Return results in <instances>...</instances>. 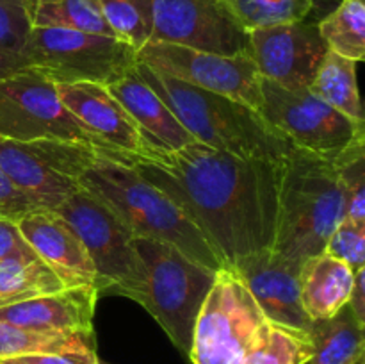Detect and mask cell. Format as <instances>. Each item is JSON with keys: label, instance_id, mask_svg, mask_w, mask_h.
Here are the masks:
<instances>
[{"label": "cell", "instance_id": "6da1fadb", "mask_svg": "<svg viewBox=\"0 0 365 364\" xmlns=\"http://www.w3.org/2000/svg\"><path fill=\"white\" fill-rule=\"evenodd\" d=\"M134 168L205 236L223 264L273 248L280 161L239 157L198 141L178 150L143 145L138 153L96 150Z\"/></svg>", "mask_w": 365, "mask_h": 364}, {"label": "cell", "instance_id": "7a4b0ae2", "mask_svg": "<svg viewBox=\"0 0 365 364\" xmlns=\"http://www.w3.org/2000/svg\"><path fill=\"white\" fill-rule=\"evenodd\" d=\"M135 70L195 141L239 157L269 161H280L291 150V143L246 103L185 84L143 63L135 64Z\"/></svg>", "mask_w": 365, "mask_h": 364}, {"label": "cell", "instance_id": "3957f363", "mask_svg": "<svg viewBox=\"0 0 365 364\" xmlns=\"http://www.w3.org/2000/svg\"><path fill=\"white\" fill-rule=\"evenodd\" d=\"M78 186L102 200L135 238L170 243L202 266L223 270L198 227L134 168L96 152L95 163L82 173Z\"/></svg>", "mask_w": 365, "mask_h": 364}, {"label": "cell", "instance_id": "277c9868", "mask_svg": "<svg viewBox=\"0 0 365 364\" xmlns=\"http://www.w3.org/2000/svg\"><path fill=\"white\" fill-rule=\"evenodd\" d=\"M344 203L331 161L291 146L280 161L273 252L303 263L324 252Z\"/></svg>", "mask_w": 365, "mask_h": 364}, {"label": "cell", "instance_id": "5b68a950", "mask_svg": "<svg viewBox=\"0 0 365 364\" xmlns=\"http://www.w3.org/2000/svg\"><path fill=\"white\" fill-rule=\"evenodd\" d=\"M145 268V285L134 302L141 303L189 357L196 320L216 282L217 271L202 266L170 243L135 238Z\"/></svg>", "mask_w": 365, "mask_h": 364}, {"label": "cell", "instance_id": "8992f818", "mask_svg": "<svg viewBox=\"0 0 365 364\" xmlns=\"http://www.w3.org/2000/svg\"><path fill=\"white\" fill-rule=\"evenodd\" d=\"M20 56L56 84L109 86L138 64V50L123 39L63 27H31Z\"/></svg>", "mask_w": 365, "mask_h": 364}, {"label": "cell", "instance_id": "52a82bcc", "mask_svg": "<svg viewBox=\"0 0 365 364\" xmlns=\"http://www.w3.org/2000/svg\"><path fill=\"white\" fill-rule=\"evenodd\" d=\"M53 213L70 225L84 245L98 275L100 293L138 298L145 285V268L130 228L84 188L68 196Z\"/></svg>", "mask_w": 365, "mask_h": 364}, {"label": "cell", "instance_id": "ba28073f", "mask_svg": "<svg viewBox=\"0 0 365 364\" xmlns=\"http://www.w3.org/2000/svg\"><path fill=\"white\" fill-rule=\"evenodd\" d=\"M267 320L234 271H217L196 320L192 364H245Z\"/></svg>", "mask_w": 365, "mask_h": 364}, {"label": "cell", "instance_id": "9c48e42d", "mask_svg": "<svg viewBox=\"0 0 365 364\" xmlns=\"http://www.w3.org/2000/svg\"><path fill=\"white\" fill-rule=\"evenodd\" d=\"M95 159L96 150L78 143L0 138V170L38 209L53 211L73 195Z\"/></svg>", "mask_w": 365, "mask_h": 364}, {"label": "cell", "instance_id": "30bf717a", "mask_svg": "<svg viewBox=\"0 0 365 364\" xmlns=\"http://www.w3.org/2000/svg\"><path fill=\"white\" fill-rule=\"evenodd\" d=\"M0 138L13 141L53 139L98 148L59 98L56 82L34 68L0 81Z\"/></svg>", "mask_w": 365, "mask_h": 364}, {"label": "cell", "instance_id": "8fae6325", "mask_svg": "<svg viewBox=\"0 0 365 364\" xmlns=\"http://www.w3.org/2000/svg\"><path fill=\"white\" fill-rule=\"evenodd\" d=\"M260 114L294 148L334 161L353 139L364 136V123L317 98L309 89H285L260 79Z\"/></svg>", "mask_w": 365, "mask_h": 364}, {"label": "cell", "instance_id": "7c38bea8", "mask_svg": "<svg viewBox=\"0 0 365 364\" xmlns=\"http://www.w3.org/2000/svg\"><path fill=\"white\" fill-rule=\"evenodd\" d=\"M138 63L195 88L230 96L260 113L262 77L248 54L223 56L175 43L148 41L138 50Z\"/></svg>", "mask_w": 365, "mask_h": 364}, {"label": "cell", "instance_id": "4fadbf2b", "mask_svg": "<svg viewBox=\"0 0 365 364\" xmlns=\"http://www.w3.org/2000/svg\"><path fill=\"white\" fill-rule=\"evenodd\" d=\"M150 41L223 56L248 54V32L230 16L221 0H153Z\"/></svg>", "mask_w": 365, "mask_h": 364}, {"label": "cell", "instance_id": "5bb4252c", "mask_svg": "<svg viewBox=\"0 0 365 364\" xmlns=\"http://www.w3.org/2000/svg\"><path fill=\"white\" fill-rule=\"evenodd\" d=\"M328 46L317 24L299 20L248 32V56L260 77L285 89H309Z\"/></svg>", "mask_w": 365, "mask_h": 364}, {"label": "cell", "instance_id": "9a60e30c", "mask_svg": "<svg viewBox=\"0 0 365 364\" xmlns=\"http://www.w3.org/2000/svg\"><path fill=\"white\" fill-rule=\"evenodd\" d=\"M302 264L273 250H262L241 259L230 271L252 293L267 321L310 332L314 321L303 309L299 289Z\"/></svg>", "mask_w": 365, "mask_h": 364}, {"label": "cell", "instance_id": "2e32d148", "mask_svg": "<svg viewBox=\"0 0 365 364\" xmlns=\"http://www.w3.org/2000/svg\"><path fill=\"white\" fill-rule=\"evenodd\" d=\"M56 88L61 102L98 141L100 150L138 153L143 148L138 127L106 84L73 82Z\"/></svg>", "mask_w": 365, "mask_h": 364}, {"label": "cell", "instance_id": "e0dca14e", "mask_svg": "<svg viewBox=\"0 0 365 364\" xmlns=\"http://www.w3.org/2000/svg\"><path fill=\"white\" fill-rule=\"evenodd\" d=\"M18 227L27 245L66 288L95 285L98 289V275L84 245L59 214L36 209L21 218Z\"/></svg>", "mask_w": 365, "mask_h": 364}, {"label": "cell", "instance_id": "ac0fdd59", "mask_svg": "<svg viewBox=\"0 0 365 364\" xmlns=\"http://www.w3.org/2000/svg\"><path fill=\"white\" fill-rule=\"evenodd\" d=\"M100 291L95 285H73L57 293L0 307V321L39 332L91 334Z\"/></svg>", "mask_w": 365, "mask_h": 364}, {"label": "cell", "instance_id": "d6986e66", "mask_svg": "<svg viewBox=\"0 0 365 364\" xmlns=\"http://www.w3.org/2000/svg\"><path fill=\"white\" fill-rule=\"evenodd\" d=\"M107 88L132 118L141 134L143 145L159 150H178L195 141L168 103L146 84L135 68Z\"/></svg>", "mask_w": 365, "mask_h": 364}, {"label": "cell", "instance_id": "ffe728a7", "mask_svg": "<svg viewBox=\"0 0 365 364\" xmlns=\"http://www.w3.org/2000/svg\"><path fill=\"white\" fill-rule=\"evenodd\" d=\"M355 271L327 252L307 257L299 270V289L305 313L312 321L330 318L346 305Z\"/></svg>", "mask_w": 365, "mask_h": 364}, {"label": "cell", "instance_id": "44dd1931", "mask_svg": "<svg viewBox=\"0 0 365 364\" xmlns=\"http://www.w3.org/2000/svg\"><path fill=\"white\" fill-rule=\"evenodd\" d=\"M364 327L349 303L334 316L316 320L310 328L314 355L307 364H364Z\"/></svg>", "mask_w": 365, "mask_h": 364}, {"label": "cell", "instance_id": "7402d4cb", "mask_svg": "<svg viewBox=\"0 0 365 364\" xmlns=\"http://www.w3.org/2000/svg\"><path fill=\"white\" fill-rule=\"evenodd\" d=\"M64 288L66 285L29 245L0 261V307L50 295Z\"/></svg>", "mask_w": 365, "mask_h": 364}, {"label": "cell", "instance_id": "603a6c76", "mask_svg": "<svg viewBox=\"0 0 365 364\" xmlns=\"http://www.w3.org/2000/svg\"><path fill=\"white\" fill-rule=\"evenodd\" d=\"M309 91L334 109L341 111L349 120L364 123L355 61L328 50L310 82Z\"/></svg>", "mask_w": 365, "mask_h": 364}, {"label": "cell", "instance_id": "cb8c5ba5", "mask_svg": "<svg viewBox=\"0 0 365 364\" xmlns=\"http://www.w3.org/2000/svg\"><path fill=\"white\" fill-rule=\"evenodd\" d=\"M25 9L31 27L75 29L116 38L98 0H27Z\"/></svg>", "mask_w": 365, "mask_h": 364}, {"label": "cell", "instance_id": "d4e9b609", "mask_svg": "<svg viewBox=\"0 0 365 364\" xmlns=\"http://www.w3.org/2000/svg\"><path fill=\"white\" fill-rule=\"evenodd\" d=\"M96 352L95 332L91 334H61L21 328L0 321V360L32 353Z\"/></svg>", "mask_w": 365, "mask_h": 364}, {"label": "cell", "instance_id": "484cf974", "mask_svg": "<svg viewBox=\"0 0 365 364\" xmlns=\"http://www.w3.org/2000/svg\"><path fill=\"white\" fill-rule=\"evenodd\" d=\"M328 50L355 63L365 57V2L342 0L337 9L317 24Z\"/></svg>", "mask_w": 365, "mask_h": 364}, {"label": "cell", "instance_id": "4316f807", "mask_svg": "<svg viewBox=\"0 0 365 364\" xmlns=\"http://www.w3.org/2000/svg\"><path fill=\"white\" fill-rule=\"evenodd\" d=\"M312 355L310 332L267 321L245 364H307Z\"/></svg>", "mask_w": 365, "mask_h": 364}, {"label": "cell", "instance_id": "83f0119b", "mask_svg": "<svg viewBox=\"0 0 365 364\" xmlns=\"http://www.w3.org/2000/svg\"><path fill=\"white\" fill-rule=\"evenodd\" d=\"M221 2L246 32L305 20L314 7V0H221Z\"/></svg>", "mask_w": 365, "mask_h": 364}, {"label": "cell", "instance_id": "f1b7e54d", "mask_svg": "<svg viewBox=\"0 0 365 364\" xmlns=\"http://www.w3.org/2000/svg\"><path fill=\"white\" fill-rule=\"evenodd\" d=\"M331 163L342 191V220L365 223V134L353 139Z\"/></svg>", "mask_w": 365, "mask_h": 364}, {"label": "cell", "instance_id": "f546056e", "mask_svg": "<svg viewBox=\"0 0 365 364\" xmlns=\"http://www.w3.org/2000/svg\"><path fill=\"white\" fill-rule=\"evenodd\" d=\"M103 18L116 38L135 50L150 41L153 29V0H98Z\"/></svg>", "mask_w": 365, "mask_h": 364}, {"label": "cell", "instance_id": "4dcf8cb0", "mask_svg": "<svg viewBox=\"0 0 365 364\" xmlns=\"http://www.w3.org/2000/svg\"><path fill=\"white\" fill-rule=\"evenodd\" d=\"M324 252L348 264L353 271L365 268V223L342 220L328 238Z\"/></svg>", "mask_w": 365, "mask_h": 364}, {"label": "cell", "instance_id": "1f68e13d", "mask_svg": "<svg viewBox=\"0 0 365 364\" xmlns=\"http://www.w3.org/2000/svg\"><path fill=\"white\" fill-rule=\"evenodd\" d=\"M25 4L27 0H0V49L20 54L31 31Z\"/></svg>", "mask_w": 365, "mask_h": 364}, {"label": "cell", "instance_id": "d6a6232c", "mask_svg": "<svg viewBox=\"0 0 365 364\" xmlns=\"http://www.w3.org/2000/svg\"><path fill=\"white\" fill-rule=\"evenodd\" d=\"M38 207L16 189V186L7 178V175L0 170V218L20 221L29 213Z\"/></svg>", "mask_w": 365, "mask_h": 364}, {"label": "cell", "instance_id": "836d02e7", "mask_svg": "<svg viewBox=\"0 0 365 364\" xmlns=\"http://www.w3.org/2000/svg\"><path fill=\"white\" fill-rule=\"evenodd\" d=\"M96 352H64V353H32L2 359L0 364H98Z\"/></svg>", "mask_w": 365, "mask_h": 364}, {"label": "cell", "instance_id": "e575fe53", "mask_svg": "<svg viewBox=\"0 0 365 364\" xmlns=\"http://www.w3.org/2000/svg\"><path fill=\"white\" fill-rule=\"evenodd\" d=\"M24 246H27V241L21 236L18 221L0 218V261Z\"/></svg>", "mask_w": 365, "mask_h": 364}, {"label": "cell", "instance_id": "d590c367", "mask_svg": "<svg viewBox=\"0 0 365 364\" xmlns=\"http://www.w3.org/2000/svg\"><path fill=\"white\" fill-rule=\"evenodd\" d=\"M365 268H360L359 271H355V280H353L351 295H349V307L353 309V313L356 314L362 323H365Z\"/></svg>", "mask_w": 365, "mask_h": 364}, {"label": "cell", "instance_id": "8d00e7d4", "mask_svg": "<svg viewBox=\"0 0 365 364\" xmlns=\"http://www.w3.org/2000/svg\"><path fill=\"white\" fill-rule=\"evenodd\" d=\"M25 68H27V64L20 54L0 49V81L18 74L20 70H25Z\"/></svg>", "mask_w": 365, "mask_h": 364}, {"label": "cell", "instance_id": "74e56055", "mask_svg": "<svg viewBox=\"0 0 365 364\" xmlns=\"http://www.w3.org/2000/svg\"><path fill=\"white\" fill-rule=\"evenodd\" d=\"M98 364H109V363H103V360H98Z\"/></svg>", "mask_w": 365, "mask_h": 364}]
</instances>
